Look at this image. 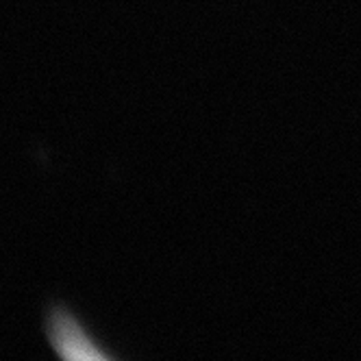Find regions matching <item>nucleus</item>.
Segmentation results:
<instances>
[{"label":"nucleus","mask_w":361,"mask_h":361,"mask_svg":"<svg viewBox=\"0 0 361 361\" xmlns=\"http://www.w3.org/2000/svg\"><path fill=\"white\" fill-rule=\"evenodd\" d=\"M50 340H53V346L57 348V353L66 359L96 361L105 357L98 348H94V344L85 338L83 331L68 316H57L50 322Z\"/></svg>","instance_id":"nucleus-1"}]
</instances>
